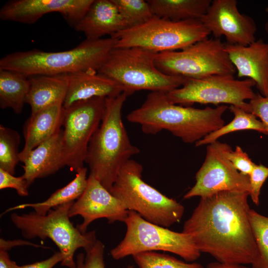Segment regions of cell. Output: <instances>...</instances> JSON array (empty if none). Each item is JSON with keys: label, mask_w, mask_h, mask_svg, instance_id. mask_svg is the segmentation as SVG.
Returning <instances> with one entry per match:
<instances>
[{"label": "cell", "mask_w": 268, "mask_h": 268, "mask_svg": "<svg viewBox=\"0 0 268 268\" xmlns=\"http://www.w3.org/2000/svg\"><path fill=\"white\" fill-rule=\"evenodd\" d=\"M249 193L221 191L201 198L182 232L217 262L252 265L258 251L249 219Z\"/></svg>", "instance_id": "6da1fadb"}, {"label": "cell", "mask_w": 268, "mask_h": 268, "mask_svg": "<svg viewBox=\"0 0 268 268\" xmlns=\"http://www.w3.org/2000/svg\"><path fill=\"white\" fill-rule=\"evenodd\" d=\"M228 108L226 105L204 109L184 106L170 102L165 92L152 91L127 119L139 125L146 134L166 130L185 143H196L224 125L222 116Z\"/></svg>", "instance_id": "7a4b0ae2"}, {"label": "cell", "mask_w": 268, "mask_h": 268, "mask_svg": "<svg viewBox=\"0 0 268 268\" xmlns=\"http://www.w3.org/2000/svg\"><path fill=\"white\" fill-rule=\"evenodd\" d=\"M128 96L105 98L101 123L89 141L85 162L92 175L110 192L122 167L140 152L129 138L122 111Z\"/></svg>", "instance_id": "3957f363"}, {"label": "cell", "mask_w": 268, "mask_h": 268, "mask_svg": "<svg viewBox=\"0 0 268 268\" xmlns=\"http://www.w3.org/2000/svg\"><path fill=\"white\" fill-rule=\"evenodd\" d=\"M110 38L88 40L73 49L49 52L39 49L15 52L0 60V69L11 70L26 77L58 75L87 70L98 71L115 48Z\"/></svg>", "instance_id": "277c9868"}, {"label": "cell", "mask_w": 268, "mask_h": 268, "mask_svg": "<svg viewBox=\"0 0 268 268\" xmlns=\"http://www.w3.org/2000/svg\"><path fill=\"white\" fill-rule=\"evenodd\" d=\"M142 171L141 164L130 159L120 169L110 193L127 210L150 222L166 228L179 222L184 206L145 183Z\"/></svg>", "instance_id": "5b68a950"}, {"label": "cell", "mask_w": 268, "mask_h": 268, "mask_svg": "<svg viewBox=\"0 0 268 268\" xmlns=\"http://www.w3.org/2000/svg\"><path fill=\"white\" fill-rule=\"evenodd\" d=\"M156 54L138 47L114 48L99 72L120 83L128 96L142 90L167 93L181 87L187 78L160 71Z\"/></svg>", "instance_id": "8992f818"}, {"label": "cell", "mask_w": 268, "mask_h": 268, "mask_svg": "<svg viewBox=\"0 0 268 268\" xmlns=\"http://www.w3.org/2000/svg\"><path fill=\"white\" fill-rule=\"evenodd\" d=\"M74 201L58 206L45 215L35 211L10 215L12 222L25 238L50 239L63 256L61 265L68 268H76L73 256L77 249L86 251L97 240L95 231L82 233L70 221L69 210Z\"/></svg>", "instance_id": "52a82bcc"}, {"label": "cell", "mask_w": 268, "mask_h": 268, "mask_svg": "<svg viewBox=\"0 0 268 268\" xmlns=\"http://www.w3.org/2000/svg\"><path fill=\"white\" fill-rule=\"evenodd\" d=\"M210 34L200 20L175 21L154 15L114 34L115 48L138 47L157 53L182 50Z\"/></svg>", "instance_id": "ba28073f"}, {"label": "cell", "mask_w": 268, "mask_h": 268, "mask_svg": "<svg viewBox=\"0 0 268 268\" xmlns=\"http://www.w3.org/2000/svg\"><path fill=\"white\" fill-rule=\"evenodd\" d=\"M124 223L127 226L125 235L110 251L115 260L156 251L176 254L188 262H194L200 257L201 253L187 234L150 222L132 210H129Z\"/></svg>", "instance_id": "9c48e42d"}, {"label": "cell", "mask_w": 268, "mask_h": 268, "mask_svg": "<svg viewBox=\"0 0 268 268\" xmlns=\"http://www.w3.org/2000/svg\"><path fill=\"white\" fill-rule=\"evenodd\" d=\"M157 68L164 74L200 79L213 75H234L236 69L218 38H205L180 51L157 53Z\"/></svg>", "instance_id": "30bf717a"}, {"label": "cell", "mask_w": 268, "mask_h": 268, "mask_svg": "<svg viewBox=\"0 0 268 268\" xmlns=\"http://www.w3.org/2000/svg\"><path fill=\"white\" fill-rule=\"evenodd\" d=\"M252 79L238 80L231 75H213L200 79L187 78L180 87L166 93L170 102L184 106L195 103L229 104L250 113L246 100L256 95Z\"/></svg>", "instance_id": "8fae6325"}, {"label": "cell", "mask_w": 268, "mask_h": 268, "mask_svg": "<svg viewBox=\"0 0 268 268\" xmlns=\"http://www.w3.org/2000/svg\"><path fill=\"white\" fill-rule=\"evenodd\" d=\"M105 98H93L64 108L62 143L66 166L83 168L90 139L102 121Z\"/></svg>", "instance_id": "7c38bea8"}, {"label": "cell", "mask_w": 268, "mask_h": 268, "mask_svg": "<svg viewBox=\"0 0 268 268\" xmlns=\"http://www.w3.org/2000/svg\"><path fill=\"white\" fill-rule=\"evenodd\" d=\"M228 145L218 140L207 145L204 161L196 174L195 184L184 199L205 197L221 191L250 193L249 176L236 169L225 154Z\"/></svg>", "instance_id": "4fadbf2b"}, {"label": "cell", "mask_w": 268, "mask_h": 268, "mask_svg": "<svg viewBox=\"0 0 268 268\" xmlns=\"http://www.w3.org/2000/svg\"><path fill=\"white\" fill-rule=\"evenodd\" d=\"M215 38L225 37L227 43L247 46L256 41L254 20L241 13L236 0H214L200 19Z\"/></svg>", "instance_id": "5bb4252c"}, {"label": "cell", "mask_w": 268, "mask_h": 268, "mask_svg": "<svg viewBox=\"0 0 268 268\" xmlns=\"http://www.w3.org/2000/svg\"><path fill=\"white\" fill-rule=\"evenodd\" d=\"M94 0H11L0 9V19L33 24L44 15L60 13L73 28L80 20Z\"/></svg>", "instance_id": "9a60e30c"}, {"label": "cell", "mask_w": 268, "mask_h": 268, "mask_svg": "<svg viewBox=\"0 0 268 268\" xmlns=\"http://www.w3.org/2000/svg\"><path fill=\"white\" fill-rule=\"evenodd\" d=\"M129 211L119 199L89 174L86 188L71 205L69 216L80 215L83 218V222L76 227L85 233L89 225L97 219L106 218L109 223L124 222Z\"/></svg>", "instance_id": "2e32d148"}, {"label": "cell", "mask_w": 268, "mask_h": 268, "mask_svg": "<svg viewBox=\"0 0 268 268\" xmlns=\"http://www.w3.org/2000/svg\"><path fill=\"white\" fill-rule=\"evenodd\" d=\"M225 50L237 76L252 79L260 94L268 96V42L260 39L247 46L226 43Z\"/></svg>", "instance_id": "e0dca14e"}, {"label": "cell", "mask_w": 268, "mask_h": 268, "mask_svg": "<svg viewBox=\"0 0 268 268\" xmlns=\"http://www.w3.org/2000/svg\"><path fill=\"white\" fill-rule=\"evenodd\" d=\"M68 86L63 106L96 97H116L124 91L120 83L94 70L80 71L67 74Z\"/></svg>", "instance_id": "ac0fdd59"}, {"label": "cell", "mask_w": 268, "mask_h": 268, "mask_svg": "<svg viewBox=\"0 0 268 268\" xmlns=\"http://www.w3.org/2000/svg\"><path fill=\"white\" fill-rule=\"evenodd\" d=\"M73 28L86 39L98 40L107 35L111 37L129 26L111 0H94Z\"/></svg>", "instance_id": "d6986e66"}, {"label": "cell", "mask_w": 268, "mask_h": 268, "mask_svg": "<svg viewBox=\"0 0 268 268\" xmlns=\"http://www.w3.org/2000/svg\"><path fill=\"white\" fill-rule=\"evenodd\" d=\"M61 129L48 139L31 150L22 161V175L29 186L36 179L56 173L66 166Z\"/></svg>", "instance_id": "ffe728a7"}, {"label": "cell", "mask_w": 268, "mask_h": 268, "mask_svg": "<svg viewBox=\"0 0 268 268\" xmlns=\"http://www.w3.org/2000/svg\"><path fill=\"white\" fill-rule=\"evenodd\" d=\"M64 114L63 103L31 114L23 126L24 145L19 154L21 162L31 150L61 130Z\"/></svg>", "instance_id": "44dd1931"}, {"label": "cell", "mask_w": 268, "mask_h": 268, "mask_svg": "<svg viewBox=\"0 0 268 268\" xmlns=\"http://www.w3.org/2000/svg\"><path fill=\"white\" fill-rule=\"evenodd\" d=\"M29 89L25 103L31 114L59 103H63L68 86L67 74L37 75L28 77Z\"/></svg>", "instance_id": "7402d4cb"}, {"label": "cell", "mask_w": 268, "mask_h": 268, "mask_svg": "<svg viewBox=\"0 0 268 268\" xmlns=\"http://www.w3.org/2000/svg\"><path fill=\"white\" fill-rule=\"evenodd\" d=\"M87 172L86 167L79 169L74 179L64 187L57 190L45 201L19 204L5 210L1 215L10 211L31 207L36 213L45 215L52 208L74 201L82 195L86 188Z\"/></svg>", "instance_id": "603a6c76"}, {"label": "cell", "mask_w": 268, "mask_h": 268, "mask_svg": "<svg viewBox=\"0 0 268 268\" xmlns=\"http://www.w3.org/2000/svg\"><path fill=\"white\" fill-rule=\"evenodd\" d=\"M154 15L172 21L200 20L211 0H147Z\"/></svg>", "instance_id": "cb8c5ba5"}, {"label": "cell", "mask_w": 268, "mask_h": 268, "mask_svg": "<svg viewBox=\"0 0 268 268\" xmlns=\"http://www.w3.org/2000/svg\"><path fill=\"white\" fill-rule=\"evenodd\" d=\"M28 77L18 72L0 69V107L20 114L29 89Z\"/></svg>", "instance_id": "d4e9b609"}, {"label": "cell", "mask_w": 268, "mask_h": 268, "mask_svg": "<svg viewBox=\"0 0 268 268\" xmlns=\"http://www.w3.org/2000/svg\"><path fill=\"white\" fill-rule=\"evenodd\" d=\"M229 109L233 114V119L228 124L209 134L195 143L196 146L208 145L217 141L218 138L228 134L239 131L254 130L268 134L267 129L262 122L251 113L239 107L230 106Z\"/></svg>", "instance_id": "484cf974"}, {"label": "cell", "mask_w": 268, "mask_h": 268, "mask_svg": "<svg viewBox=\"0 0 268 268\" xmlns=\"http://www.w3.org/2000/svg\"><path fill=\"white\" fill-rule=\"evenodd\" d=\"M20 136L15 130L0 126V168L14 175L16 165L20 161L18 148Z\"/></svg>", "instance_id": "4316f807"}, {"label": "cell", "mask_w": 268, "mask_h": 268, "mask_svg": "<svg viewBox=\"0 0 268 268\" xmlns=\"http://www.w3.org/2000/svg\"><path fill=\"white\" fill-rule=\"evenodd\" d=\"M249 219L258 251L251 268H268V217L250 208Z\"/></svg>", "instance_id": "83f0119b"}, {"label": "cell", "mask_w": 268, "mask_h": 268, "mask_svg": "<svg viewBox=\"0 0 268 268\" xmlns=\"http://www.w3.org/2000/svg\"><path fill=\"white\" fill-rule=\"evenodd\" d=\"M139 268H203L196 262H188L165 254L144 252L133 256Z\"/></svg>", "instance_id": "f1b7e54d"}, {"label": "cell", "mask_w": 268, "mask_h": 268, "mask_svg": "<svg viewBox=\"0 0 268 268\" xmlns=\"http://www.w3.org/2000/svg\"><path fill=\"white\" fill-rule=\"evenodd\" d=\"M129 26V28L143 24L155 15L147 0H111Z\"/></svg>", "instance_id": "f546056e"}, {"label": "cell", "mask_w": 268, "mask_h": 268, "mask_svg": "<svg viewBox=\"0 0 268 268\" xmlns=\"http://www.w3.org/2000/svg\"><path fill=\"white\" fill-rule=\"evenodd\" d=\"M105 246L97 240L94 245L85 251V254L80 253L76 258V268H105L104 253ZM126 268H134L129 265Z\"/></svg>", "instance_id": "4dcf8cb0"}, {"label": "cell", "mask_w": 268, "mask_h": 268, "mask_svg": "<svg viewBox=\"0 0 268 268\" xmlns=\"http://www.w3.org/2000/svg\"><path fill=\"white\" fill-rule=\"evenodd\" d=\"M225 154L236 169L244 175L249 176L256 164L240 146H236L235 150L233 151L229 145Z\"/></svg>", "instance_id": "1f68e13d"}, {"label": "cell", "mask_w": 268, "mask_h": 268, "mask_svg": "<svg viewBox=\"0 0 268 268\" xmlns=\"http://www.w3.org/2000/svg\"><path fill=\"white\" fill-rule=\"evenodd\" d=\"M249 177L251 187L249 196L253 203L259 205L261 190L268 177V167L263 164H255Z\"/></svg>", "instance_id": "d6a6232c"}, {"label": "cell", "mask_w": 268, "mask_h": 268, "mask_svg": "<svg viewBox=\"0 0 268 268\" xmlns=\"http://www.w3.org/2000/svg\"><path fill=\"white\" fill-rule=\"evenodd\" d=\"M28 186L22 176L15 177L0 168V189L12 188L16 190L17 194L25 197L28 195Z\"/></svg>", "instance_id": "836d02e7"}, {"label": "cell", "mask_w": 268, "mask_h": 268, "mask_svg": "<svg viewBox=\"0 0 268 268\" xmlns=\"http://www.w3.org/2000/svg\"><path fill=\"white\" fill-rule=\"evenodd\" d=\"M249 104L250 113L261 119L268 133V96L256 94Z\"/></svg>", "instance_id": "e575fe53"}, {"label": "cell", "mask_w": 268, "mask_h": 268, "mask_svg": "<svg viewBox=\"0 0 268 268\" xmlns=\"http://www.w3.org/2000/svg\"><path fill=\"white\" fill-rule=\"evenodd\" d=\"M62 260L63 256L58 252L46 260L28 265L18 266V268H53L58 263H61Z\"/></svg>", "instance_id": "d590c367"}, {"label": "cell", "mask_w": 268, "mask_h": 268, "mask_svg": "<svg viewBox=\"0 0 268 268\" xmlns=\"http://www.w3.org/2000/svg\"><path fill=\"white\" fill-rule=\"evenodd\" d=\"M21 245H30L36 247H42V246L30 243L28 241L15 240L12 241H6L3 238L0 239V250L7 251L11 248L16 246Z\"/></svg>", "instance_id": "8d00e7d4"}, {"label": "cell", "mask_w": 268, "mask_h": 268, "mask_svg": "<svg viewBox=\"0 0 268 268\" xmlns=\"http://www.w3.org/2000/svg\"><path fill=\"white\" fill-rule=\"evenodd\" d=\"M18 265L10 259L7 251L0 250V268H18Z\"/></svg>", "instance_id": "74e56055"}, {"label": "cell", "mask_w": 268, "mask_h": 268, "mask_svg": "<svg viewBox=\"0 0 268 268\" xmlns=\"http://www.w3.org/2000/svg\"><path fill=\"white\" fill-rule=\"evenodd\" d=\"M206 268H250L245 265L231 264L220 263L218 262H211L209 263Z\"/></svg>", "instance_id": "f35d334b"}, {"label": "cell", "mask_w": 268, "mask_h": 268, "mask_svg": "<svg viewBox=\"0 0 268 268\" xmlns=\"http://www.w3.org/2000/svg\"><path fill=\"white\" fill-rule=\"evenodd\" d=\"M266 12L267 13V16H268V20L265 23V28L266 31L268 34V6L266 8Z\"/></svg>", "instance_id": "ab89813d"}]
</instances>
